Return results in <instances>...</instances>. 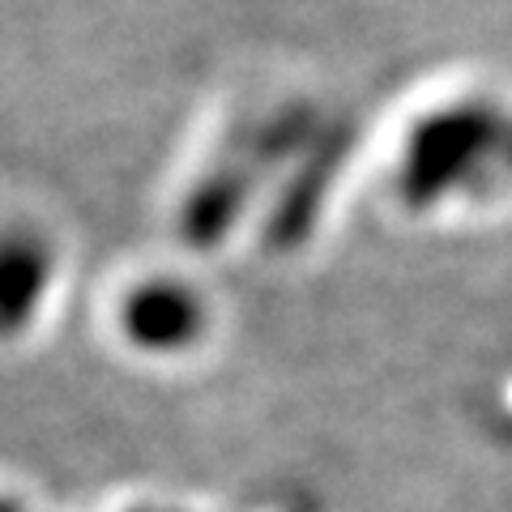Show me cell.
Returning a JSON list of instances; mask_svg holds the SVG:
<instances>
[{"instance_id":"obj_1","label":"cell","mask_w":512,"mask_h":512,"mask_svg":"<svg viewBox=\"0 0 512 512\" xmlns=\"http://www.w3.org/2000/svg\"><path fill=\"white\" fill-rule=\"evenodd\" d=\"M508 133L512 124L487 103L436 111L410 137V150L402 163V197L410 205H427L444 188L474 180V167L495 163Z\"/></svg>"},{"instance_id":"obj_3","label":"cell","mask_w":512,"mask_h":512,"mask_svg":"<svg viewBox=\"0 0 512 512\" xmlns=\"http://www.w3.org/2000/svg\"><path fill=\"white\" fill-rule=\"evenodd\" d=\"M30 256H35V252H26L22 244L9 248V282H5L9 325H18L22 312H26V303H30V295H39V286H43V265L39 261L30 265Z\"/></svg>"},{"instance_id":"obj_4","label":"cell","mask_w":512,"mask_h":512,"mask_svg":"<svg viewBox=\"0 0 512 512\" xmlns=\"http://www.w3.org/2000/svg\"><path fill=\"white\" fill-rule=\"evenodd\" d=\"M495 167H500L508 180H512V133L504 137V146H500V154H495Z\"/></svg>"},{"instance_id":"obj_2","label":"cell","mask_w":512,"mask_h":512,"mask_svg":"<svg viewBox=\"0 0 512 512\" xmlns=\"http://www.w3.org/2000/svg\"><path fill=\"white\" fill-rule=\"evenodd\" d=\"M124 329L137 346L175 350V346H188L197 338L201 308L188 291H180V286H146V291H137L128 299Z\"/></svg>"}]
</instances>
